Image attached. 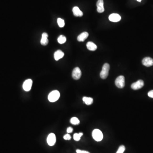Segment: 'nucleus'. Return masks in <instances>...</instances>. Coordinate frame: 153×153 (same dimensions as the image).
I'll list each match as a JSON object with an SVG mask.
<instances>
[{
	"instance_id": "nucleus-17",
	"label": "nucleus",
	"mask_w": 153,
	"mask_h": 153,
	"mask_svg": "<svg viewBox=\"0 0 153 153\" xmlns=\"http://www.w3.org/2000/svg\"><path fill=\"white\" fill-rule=\"evenodd\" d=\"M83 101L87 105H90L93 103V99L91 97H83Z\"/></svg>"
},
{
	"instance_id": "nucleus-1",
	"label": "nucleus",
	"mask_w": 153,
	"mask_h": 153,
	"mask_svg": "<svg viewBox=\"0 0 153 153\" xmlns=\"http://www.w3.org/2000/svg\"><path fill=\"white\" fill-rule=\"evenodd\" d=\"M60 93L57 90L53 91L48 95V99L49 102L54 103L56 102L59 99Z\"/></svg>"
},
{
	"instance_id": "nucleus-21",
	"label": "nucleus",
	"mask_w": 153,
	"mask_h": 153,
	"mask_svg": "<svg viewBox=\"0 0 153 153\" xmlns=\"http://www.w3.org/2000/svg\"><path fill=\"white\" fill-rule=\"evenodd\" d=\"M57 24H58V26H59V27L60 28H62L64 27L65 26V22L64 20L63 19L61 18H58L57 20Z\"/></svg>"
},
{
	"instance_id": "nucleus-15",
	"label": "nucleus",
	"mask_w": 153,
	"mask_h": 153,
	"mask_svg": "<svg viewBox=\"0 0 153 153\" xmlns=\"http://www.w3.org/2000/svg\"><path fill=\"white\" fill-rule=\"evenodd\" d=\"M74 15L76 17H82L83 15V12L78 7H75L72 9Z\"/></svg>"
},
{
	"instance_id": "nucleus-18",
	"label": "nucleus",
	"mask_w": 153,
	"mask_h": 153,
	"mask_svg": "<svg viewBox=\"0 0 153 153\" xmlns=\"http://www.w3.org/2000/svg\"><path fill=\"white\" fill-rule=\"evenodd\" d=\"M66 38L63 35H60L59 37H58V39H57V41L60 44H64L66 42Z\"/></svg>"
},
{
	"instance_id": "nucleus-6",
	"label": "nucleus",
	"mask_w": 153,
	"mask_h": 153,
	"mask_svg": "<svg viewBox=\"0 0 153 153\" xmlns=\"http://www.w3.org/2000/svg\"><path fill=\"white\" fill-rule=\"evenodd\" d=\"M32 85H33V81L30 79H29L25 81L23 85V88L25 91L29 92L31 89Z\"/></svg>"
},
{
	"instance_id": "nucleus-13",
	"label": "nucleus",
	"mask_w": 153,
	"mask_h": 153,
	"mask_svg": "<svg viewBox=\"0 0 153 153\" xmlns=\"http://www.w3.org/2000/svg\"><path fill=\"white\" fill-rule=\"evenodd\" d=\"M64 55V53L63 51L60 50H58L56 51L54 53V58L56 61H57L63 58Z\"/></svg>"
},
{
	"instance_id": "nucleus-8",
	"label": "nucleus",
	"mask_w": 153,
	"mask_h": 153,
	"mask_svg": "<svg viewBox=\"0 0 153 153\" xmlns=\"http://www.w3.org/2000/svg\"><path fill=\"white\" fill-rule=\"evenodd\" d=\"M144 83L143 80H140L136 82L133 83L131 85V88L134 90H138L142 88L144 86Z\"/></svg>"
},
{
	"instance_id": "nucleus-23",
	"label": "nucleus",
	"mask_w": 153,
	"mask_h": 153,
	"mask_svg": "<svg viewBox=\"0 0 153 153\" xmlns=\"http://www.w3.org/2000/svg\"><path fill=\"white\" fill-rule=\"evenodd\" d=\"M64 140H71V135H70V134H66V135L64 136Z\"/></svg>"
},
{
	"instance_id": "nucleus-12",
	"label": "nucleus",
	"mask_w": 153,
	"mask_h": 153,
	"mask_svg": "<svg viewBox=\"0 0 153 153\" xmlns=\"http://www.w3.org/2000/svg\"><path fill=\"white\" fill-rule=\"evenodd\" d=\"M48 35L46 33H44L42 35V38L40 40V43L43 46L47 45L49 43L48 39Z\"/></svg>"
},
{
	"instance_id": "nucleus-7",
	"label": "nucleus",
	"mask_w": 153,
	"mask_h": 153,
	"mask_svg": "<svg viewBox=\"0 0 153 153\" xmlns=\"http://www.w3.org/2000/svg\"><path fill=\"white\" fill-rule=\"evenodd\" d=\"M81 71L79 67H76L73 69L72 73V76L74 79L76 80L80 79L81 76Z\"/></svg>"
},
{
	"instance_id": "nucleus-20",
	"label": "nucleus",
	"mask_w": 153,
	"mask_h": 153,
	"mask_svg": "<svg viewBox=\"0 0 153 153\" xmlns=\"http://www.w3.org/2000/svg\"><path fill=\"white\" fill-rule=\"evenodd\" d=\"M83 134L82 133H80L79 134L75 133L74 134L73 138L76 141H79L81 139V137L83 136Z\"/></svg>"
},
{
	"instance_id": "nucleus-19",
	"label": "nucleus",
	"mask_w": 153,
	"mask_h": 153,
	"mask_svg": "<svg viewBox=\"0 0 153 153\" xmlns=\"http://www.w3.org/2000/svg\"><path fill=\"white\" fill-rule=\"evenodd\" d=\"M71 123L74 125H77L80 124V120L77 118L76 117H73L71 119Z\"/></svg>"
},
{
	"instance_id": "nucleus-2",
	"label": "nucleus",
	"mask_w": 153,
	"mask_h": 153,
	"mask_svg": "<svg viewBox=\"0 0 153 153\" xmlns=\"http://www.w3.org/2000/svg\"><path fill=\"white\" fill-rule=\"evenodd\" d=\"M92 135L94 140L97 142L101 141L103 138V133L98 129H94L92 132Z\"/></svg>"
},
{
	"instance_id": "nucleus-4",
	"label": "nucleus",
	"mask_w": 153,
	"mask_h": 153,
	"mask_svg": "<svg viewBox=\"0 0 153 153\" xmlns=\"http://www.w3.org/2000/svg\"><path fill=\"white\" fill-rule=\"evenodd\" d=\"M115 83L116 86L119 88H123L125 86V77L123 75L119 76L115 80Z\"/></svg>"
},
{
	"instance_id": "nucleus-10",
	"label": "nucleus",
	"mask_w": 153,
	"mask_h": 153,
	"mask_svg": "<svg viewBox=\"0 0 153 153\" xmlns=\"http://www.w3.org/2000/svg\"><path fill=\"white\" fill-rule=\"evenodd\" d=\"M109 20L113 22H117L120 20L121 18L120 15L116 13L112 14L108 17Z\"/></svg>"
},
{
	"instance_id": "nucleus-3",
	"label": "nucleus",
	"mask_w": 153,
	"mask_h": 153,
	"mask_svg": "<svg viewBox=\"0 0 153 153\" xmlns=\"http://www.w3.org/2000/svg\"><path fill=\"white\" fill-rule=\"evenodd\" d=\"M110 69V65L109 64L106 63L103 66L102 70L100 73L101 78L103 79H105L108 75V72Z\"/></svg>"
},
{
	"instance_id": "nucleus-25",
	"label": "nucleus",
	"mask_w": 153,
	"mask_h": 153,
	"mask_svg": "<svg viewBox=\"0 0 153 153\" xmlns=\"http://www.w3.org/2000/svg\"><path fill=\"white\" fill-rule=\"evenodd\" d=\"M147 94L149 97L153 98V90L150 91V92H149Z\"/></svg>"
},
{
	"instance_id": "nucleus-9",
	"label": "nucleus",
	"mask_w": 153,
	"mask_h": 153,
	"mask_svg": "<svg viewBox=\"0 0 153 153\" xmlns=\"http://www.w3.org/2000/svg\"><path fill=\"white\" fill-rule=\"evenodd\" d=\"M142 64L146 67H150L153 66V59L150 57H146L142 60Z\"/></svg>"
},
{
	"instance_id": "nucleus-5",
	"label": "nucleus",
	"mask_w": 153,
	"mask_h": 153,
	"mask_svg": "<svg viewBox=\"0 0 153 153\" xmlns=\"http://www.w3.org/2000/svg\"><path fill=\"white\" fill-rule=\"evenodd\" d=\"M56 138L55 135L53 133H51L48 135L47 138V142L49 146H52L55 145L56 143Z\"/></svg>"
},
{
	"instance_id": "nucleus-26",
	"label": "nucleus",
	"mask_w": 153,
	"mask_h": 153,
	"mask_svg": "<svg viewBox=\"0 0 153 153\" xmlns=\"http://www.w3.org/2000/svg\"><path fill=\"white\" fill-rule=\"evenodd\" d=\"M73 131V129L71 127H69L67 128V132L68 133H72Z\"/></svg>"
},
{
	"instance_id": "nucleus-14",
	"label": "nucleus",
	"mask_w": 153,
	"mask_h": 153,
	"mask_svg": "<svg viewBox=\"0 0 153 153\" xmlns=\"http://www.w3.org/2000/svg\"><path fill=\"white\" fill-rule=\"evenodd\" d=\"M88 36V33L85 31L81 33L79 35H78L77 38V40L79 42H83L86 39H87Z\"/></svg>"
},
{
	"instance_id": "nucleus-16",
	"label": "nucleus",
	"mask_w": 153,
	"mask_h": 153,
	"mask_svg": "<svg viewBox=\"0 0 153 153\" xmlns=\"http://www.w3.org/2000/svg\"><path fill=\"white\" fill-rule=\"evenodd\" d=\"M86 46L88 50L94 51L97 49V46L92 42H88L86 44Z\"/></svg>"
},
{
	"instance_id": "nucleus-24",
	"label": "nucleus",
	"mask_w": 153,
	"mask_h": 153,
	"mask_svg": "<svg viewBox=\"0 0 153 153\" xmlns=\"http://www.w3.org/2000/svg\"><path fill=\"white\" fill-rule=\"evenodd\" d=\"M77 153H90L89 152L87 151H83V150H80V149H77L76 150Z\"/></svg>"
},
{
	"instance_id": "nucleus-22",
	"label": "nucleus",
	"mask_w": 153,
	"mask_h": 153,
	"mask_svg": "<svg viewBox=\"0 0 153 153\" xmlns=\"http://www.w3.org/2000/svg\"><path fill=\"white\" fill-rule=\"evenodd\" d=\"M125 147L124 145H121L119 147L118 149L117 150L116 153H123L124 151H125Z\"/></svg>"
},
{
	"instance_id": "nucleus-11",
	"label": "nucleus",
	"mask_w": 153,
	"mask_h": 153,
	"mask_svg": "<svg viewBox=\"0 0 153 153\" xmlns=\"http://www.w3.org/2000/svg\"><path fill=\"white\" fill-rule=\"evenodd\" d=\"M97 11L99 13H102L104 11L103 0H98L97 2Z\"/></svg>"
}]
</instances>
